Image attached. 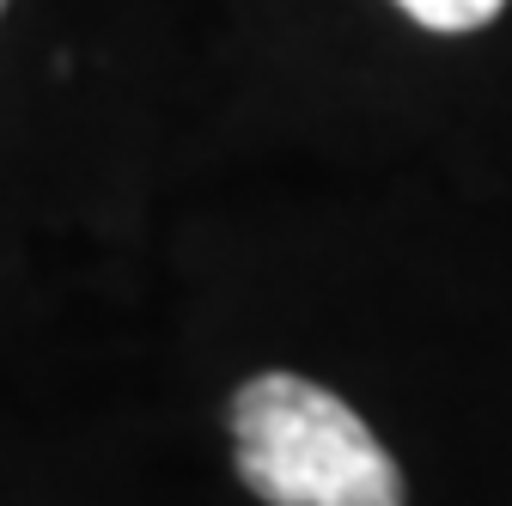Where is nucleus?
Wrapping results in <instances>:
<instances>
[{
    "label": "nucleus",
    "instance_id": "f257e3e1",
    "mask_svg": "<svg viewBox=\"0 0 512 506\" xmlns=\"http://www.w3.org/2000/svg\"><path fill=\"white\" fill-rule=\"evenodd\" d=\"M238 476L269 506H403V470L324 385L263 372L232 397Z\"/></svg>",
    "mask_w": 512,
    "mask_h": 506
},
{
    "label": "nucleus",
    "instance_id": "f03ea898",
    "mask_svg": "<svg viewBox=\"0 0 512 506\" xmlns=\"http://www.w3.org/2000/svg\"><path fill=\"white\" fill-rule=\"evenodd\" d=\"M397 7L409 19H421L427 31H476L506 7V0H397Z\"/></svg>",
    "mask_w": 512,
    "mask_h": 506
},
{
    "label": "nucleus",
    "instance_id": "7ed1b4c3",
    "mask_svg": "<svg viewBox=\"0 0 512 506\" xmlns=\"http://www.w3.org/2000/svg\"><path fill=\"white\" fill-rule=\"evenodd\" d=\"M0 7H7V0H0Z\"/></svg>",
    "mask_w": 512,
    "mask_h": 506
}]
</instances>
